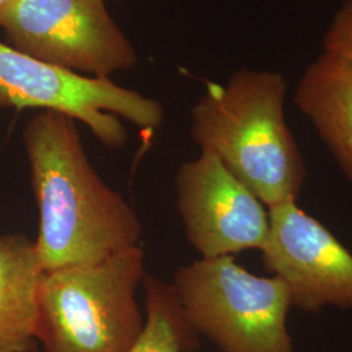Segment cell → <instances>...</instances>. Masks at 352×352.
Returning a JSON list of instances; mask_svg holds the SVG:
<instances>
[{"mask_svg":"<svg viewBox=\"0 0 352 352\" xmlns=\"http://www.w3.org/2000/svg\"><path fill=\"white\" fill-rule=\"evenodd\" d=\"M23 142L39 210L34 245L43 272L93 264L140 245L139 215L93 167L75 119L41 111L28 122Z\"/></svg>","mask_w":352,"mask_h":352,"instance_id":"obj_1","label":"cell"},{"mask_svg":"<svg viewBox=\"0 0 352 352\" xmlns=\"http://www.w3.org/2000/svg\"><path fill=\"white\" fill-rule=\"evenodd\" d=\"M286 93L282 74L243 68L226 85L208 82L190 111V139L267 209L298 202L307 177L302 151L285 118Z\"/></svg>","mask_w":352,"mask_h":352,"instance_id":"obj_2","label":"cell"},{"mask_svg":"<svg viewBox=\"0 0 352 352\" xmlns=\"http://www.w3.org/2000/svg\"><path fill=\"white\" fill-rule=\"evenodd\" d=\"M146 276L141 245L93 264L43 272L36 340L45 352H129L145 315L136 292Z\"/></svg>","mask_w":352,"mask_h":352,"instance_id":"obj_3","label":"cell"},{"mask_svg":"<svg viewBox=\"0 0 352 352\" xmlns=\"http://www.w3.org/2000/svg\"><path fill=\"white\" fill-rule=\"evenodd\" d=\"M173 286L189 324L221 351L295 352L279 278L254 276L225 256L179 267Z\"/></svg>","mask_w":352,"mask_h":352,"instance_id":"obj_4","label":"cell"},{"mask_svg":"<svg viewBox=\"0 0 352 352\" xmlns=\"http://www.w3.org/2000/svg\"><path fill=\"white\" fill-rule=\"evenodd\" d=\"M0 109H41L63 113L88 126L109 149L128 141L123 118L141 129L154 131L164 120V107L110 77L81 75L32 58L0 42Z\"/></svg>","mask_w":352,"mask_h":352,"instance_id":"obj_5","label":"cell"},{"mask_svg":"<svg viewBox=\"0 0 352 352\" xmlns=\"http://www.w3.org/2000/svg\"><path fill=\"white\" fill-rule=\"evenodd\" d=\"M0 28L13 49L81 75L110 77L139 60L104 0H13Z\"/></svg>","mask_w":352,"mask_h":352,"instance_id":"obj_6","label":"cell"},{"mask_svg":"<svg viewBox=\"0 0 352 352\" xmlns=\"http://www.w3.org/2000/svg\"><path fill=\"white\" fill-rule=\"evenodd\" d=\"M175 188L177 213L201 258L264 250L270 232L269 209L215 155L201 151L182 164Z\"/></svg>","mask_w":352,"mask_h":352,"instance_id":"obj_7","label":"cell"},{"mask_svg":"<svg viewBox=\"0 0 352 352\" xmlns=\"http://www.w3.org/2000/svg\"><path fill=\"white\" fill-rule=\"evenodd\" d=\"M265 269L289 289L291 305L317 314L352 308V253L298 202L269 209Z\"/></svg>","mask_w":352,"mask_h":352,"instance_id":"obj_8","label":"cell"},{"mask_svg":"<svg viewBox=\"0 0 352 352\" xmlns=\"http://www.w3.org/2000/svg\"><path fill=\"white\" fill-rule=\"evenodd\" d=\"M294 101L352 183V64L322 50L304 71Z\"/></svg>","mask_w":352,"mask_h":352,"instance_id":"obj_9","label":"cell"},{"mask_svg":"<svg viewBox=\"0 0 352 352\" xmlns=\"http://www.w3.org/2000/svg\"><path fill=\"white\" fill-rule=\"evenodd\" d=\"M42 274L33 240L23 234H0V352H37Z\"/></svg>","mask_w":352,"mask_h":352,"instance_id":"obj_10","label":"cell"},{"mask_svg":"<svg viewBox=\"0 0 352 352\" xmlns=\"http://www.w3.org/2000/svg\"><path fill=\"white\" fill-rule=\"evenodd\" d=\"M145 327L129 352H189L200 336L189 324L173 285L145 276Z\"/></svg>","mask_w":352,"mask_h":352,"instance_id":"obj_11","label":"cell"},{"mask_svg":"<svg viewBox=\"0 0 352 352\" xmlns=\"http://www.w3.org/2000/svg\"><path fill=\"white\" fill-rule=\"evenodd\" d=\"M324 51L352 64V0H343L322 38Z\"/></svg>","mask_w":352,"mask_h":352,"instance_id":"obj_12","label":"cell"},{"mask_svg":"<svg viewBox=\"0 0 352 352\" xmlns=\"http://www.w3.org/2000/svg\"><path fill=\"white\" fill-rule=\"evenodd\" d=\"M12 1L13 0H0V13L3 12Z\"/></svg>","mask_w":352,"mask_h":352,"instance_id":"obj_13","label":"cell"},{"mask_svg":"<svg viewBox=\"0 0 352 352\" xmlns=\"http://www.w3.org/2000/svg\"><path fill=\"white\" fill-rule=\"evenodd\" d=\"M118 1H123V0H118Z\"/></svg>","mask_w":352,"mask_h":352,"instance_id":"obj_14","label":"cell"}]
</instances>
